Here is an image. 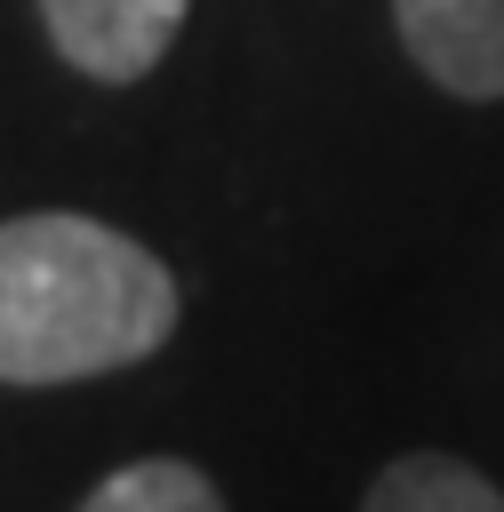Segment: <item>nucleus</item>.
Returning a JSON list of instances; mask_svg holds the SVG:
<instances>
[{
  "label": "nucleus",
  "mask_w": 504,
  "mask_h": 512,
  "mask_svg": "<svg viewBox=\"0 0 504 512\" xmlns=\"http://www.w3.org/2000/svg\"><path fill=\"white\" fill-rule=\"evenodd\" d=\"M176 272L104 216L32 208L0 224V384L48 392L152 360L176 336Z\"/></svg>",
  "instance_id": "obj_1"
},
{
  "label": "nucleus",
  "mask_w": 504,
  "mask_h": 512,
  "mask_svg": "<svg viewBox=\"0 0 504 512\" xmlns=\"http://www.w3.org/2000/svg\"><path fill=\"white\" fill-rule=\"evenodd\" d=\"M32 8H40L48 48L80 80L128 88V80H144L168 56V40L184 32V8L192 0H32Z\"/></svg>",
  "instance_id": "obj_2"
},
{
  "label": "nucleus",
  "mask_w": 504,
  "mask_h": 512,
  "mask_svg": "<svg viewBox=\"0 0 504 512\" xmlns=\"http://www.w3.org/2000/svg\"><path fill=\"white\" fill-rule=\"evenodd\" d=\"M376 512H504V488L464 464V456H392L368 488H360Z\"/></svg>",
  "instance_id": "obj_4"
},
{
  "label": "nucleus",
  "mask_w": 504,
  "mask_h": 512,
  "mask_svg": "<svg viewBox=\"0 0 504 512\" xmlns=\"http://www.w3.org/2000/svg\"><path fill=\"white\" fill-rule=\"evenodd\" d=\"M224 488L184 456H136L88 488V512H216Z\"/></svg>",
  "instance_id": "obj_5"
},
{
  "label": "nucleus",
  "mask_w": 504,
  "mask_h": 512,
  "mask_svg": "<svg viewBox=\"0 0 504 512\" xmlns=\"http://www.w3.org/2000/svg\"><path fill=\"white\" fill-rule=\"evenodd\" d=\"M392 24L432 88L464 104L504 96V0H392Z\"/></svg>",
  "instance_id": "obj_3"
}]
</instances>
